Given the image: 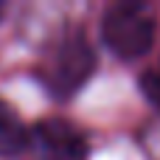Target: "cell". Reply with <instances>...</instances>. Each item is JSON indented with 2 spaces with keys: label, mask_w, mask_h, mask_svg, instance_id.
Here are the masks:
<instances>
[{
  "label": "cell",
  "mask_w": 160,
  "mask_h": 160,
  "mask_svg": "<svg viewBox=\"0 0 160 160\" xmlns=\"http://www.w3.org/2000/svg\"><path fill=\"white\" fill-rule=\"evenodd\" d=\"M155 14L146 3H115L101 17V39L121 59H141L155 42Z\"/></svg>",
  "instance_id": "2"
},
{
  "label": "cell",
  "mask_w": 160,
  "mask_h": 160,
  "mask_svg": "<svg viewBox=\"0 0 160 160\" xmlns=\"http://www.w3.org/2000/svg\"><path fill=\"white\" fill-rule=\"evenodd\" d=\"M141 90H143L146 101L155 104L160 110V68H149V70L141 76Z\"/></svg>",
  "instance_id": "5"
},
{
  "label": "cell",
  "mask_w": 160,
  "mask_h": 160,
  "mask_svg": "<svg viewBox=\"0 0 160 160\" xmlns=\"http://www.w3.org/2000/svg\"><path fill=\"white\" fill-rule=\"evenodd\" d=\"M96 70V51L82 31L65 34L42 62V82L53 98L76 96Z\"/></svg>",
  "instance_id": "1"
},
{
  "label": "cell",
  "mask_w": 160,
  "mask_h": 160,
  "mask_svg": "<svg viewBox=\"0 0 160 160\" xmlns=\"http://www.w3.org/2000/svg\"><path fill=\"white\" fill-rule=\"evenodd\" d=\"M28 146L39 160H84L87 138L65 118H42L31 127Z\"/></svg>",
  "instance_id": "3"
},
{
  "label": "cell",
  "mask_w": 160,
  "mask_h": 160,
  "mask_svg": "<svg viewBox=\"0 0 160 160\" xmlns=\"http://www.w3.org/2000/svg\"><path fill=\"white\" fill-rule=\"evenodd\" d=\"M6 8H8V6H6V3H3V0H0V17H3V14H6Z\"/></svg>",
  "instance_id": "6"
},
{
  "label": "cell",
  "mask_w": 160,
  "mask_h": 160,
  "mask_svg": "<svg viewBox=\"0 0 160 160\" xmlns=\"http://www.w3.org/2000/svg\"><path fill=\"white\" fill-rule=\"evenodd\" d=\"M31 141V129L20 121V115L0 101V158H14L20 155Z\"/></svg>",
  "instance_id": "4"
}]
</instances>
